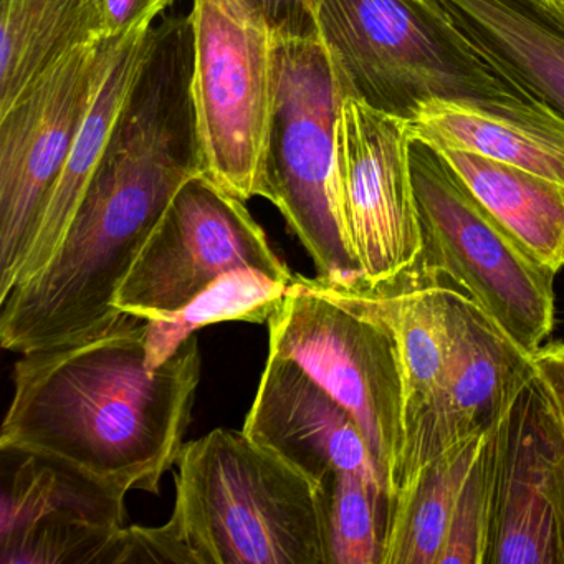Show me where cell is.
<instances>
[{"label": "cell", "mask_w": 564, "mask_h": 564, "mask_svg": "<svg viewBox=\"0 0 564 564\" xmlns=\"http://www.w3.org/2000/svg\"><path fill=\"white\" fill-rule=\"evenodd\" d=\"M160 2L164 6V8H170V6L173 4L174 0H160Z\"/></svg>", "instance_id": "cell-31"}, {"label": "cell", "mask_w": 564, "mask_h": 564, "mask_svg": "<svg viewBox=\"0 0 564 564\" xmlns=\"http://www.w3.org/2000/svg\"><path fill=\"white\" fill-rule=\"evenodd\" d=\"M541 4L564 24V0H541Z\"/></svg>", "instance_id": "cell-29"}, {"label": "cell", "mask_w": 564, "mask_h": 564, "mask_svg": "<svg viewBox=\"0 0 564 564\" xmlns=\"http://www.w3.org/2000/svg\"><path fill=\"white\" fill-rule=\"evenodd\" d=\"M477 203L556 275L564 269V184L477 153L437 150Z\"/></svg>", "instance_id": "cell-18"}, {"label": "cell", "mask_w": 564, "mask_h": 564, "mask_svg": "<svg viewBox=\"0 0 564 564\" xmlns=\"http://www.w3.org/2000/svg\"><path fill=\"white\" fill-rule=\"evenodd\" d=\"M445 34L530 100L564 115V24L541 0H438Z\"/></svg>", "instance_id": "cell-15"}, {"label": "cell", "mask_w": 564, "mask_h": 564, "mask_svg": "<svg viewBox=\"0 0 564 564\" xmlns=\"http://www.w3.org/2000/svg\"><path fill=\"white\" fill-rule=\"evenodd\" d=\"M100 45L65 55L0 115V302L18 282L52 187L84 123Z\"/></svg>", "instance_id": "cell-10"}, {"label": "cell", "mask_w": 564, "mask_h": 564, "mask_svg": "<svg viewBox=\"0 0 564 564\" xmlns=\"http://www.w3.org/2000/svg\"><path fill=\"white\" fill-rule=\"evenodd\" d=\"M246 267L285 282L296 279L246 203L199 174L177 191L151 230L115 295V308L167 318L224 273Z\"/></svg>", "instance_id": "cell-8"}, {"label": "cell", "mask_w": 564, "mask_h": 564, "mask_svg": "<svg viewBox=\"0 0 564 564\" xmlns=\"http://www.w3.org/2000/svg\"><path fill=\"white\" fill-rule=\"evenodd\" d=\"M292 283L252 267L224 273L167 318H147L148 366L160 368L197 329L206 326L224 322L269 323Z\"/></svg>", "instance_id": "cell-21"}, {"label": "cell", "mask_w": 564, "mask_h": 564, "mask_svg": "<svg viewBox=\"0 0 564 564\" xmlns=\"http://www.w3.org/2000/svg\"><path fill=\"white\" fill-rule=\"evenodd\" d=\"M485 435L445 448L402 485L388 508L381 564H438L458 494Z\"/></svg>", "instance_id": "cell-20"}, {"label": "cell", "mask_w": 564, "mask_h": 564, "mask_svg": "<svg viewBox=\"0 0 564 564\" xmlns=\"http://www.w3.org/2000/svg\"><path fill=\"white\" fill-rule=\"evenodd\" d=\"M193 101L204 176L260 197L275 101V37L242 0H194Z\"/></svg>", "instance_id": "cell-7"}, {"label": "cell", "mask_w": 564, "mask_h": 564, "mask_svg": "<svg viewBox=\"0 0 564 564\" xmlns=\"http://www.w3.org/2000/svg\"><path fill=\"white\" fill-rule=\"evenodd\" d=\"M269 355L296 362L351 412L388 484L389 505L405 455V382L391 326L296 275L269 319Z\"/></svg>", "instance_id": "cell-4"}, {"label": "cell", "mask_w": 564, "mask_h": 564, "mask_svg": "<svg viewBox=\"0 0 564 564\" xmlns=\"http://www.w3.org/2000/svg\"><path fill=\"white\" fill-rule=\"evenodd\" d=\"M242 431L323 487L338 471H351L388 495L384 475L351 412L290 359L267 358Z\"/></svg>", "instance_id": "cell-14"}, {"label": "cell", "mask_w": 564, "mask_h": 564, "mask_svg": "<svg viewBox=\"0 0 564 564\" xmlns=\"http://www.w3.org/2000/svg\"><path fill=\"white\" fill-rule=\"evenodd\" d=\"M318 35L349 97L404 120L431 100H530L408 0H322Z\"/></svg>", "instance_id": "cell-6"}, {"label": "cell", "mask_w": 564, "mask_h": 564, "mask_svg": "<svg viewBox=\"0 0 564 564\" xmlns=\"http://www.w3.org/2000/svg\"><path fill=\"white\" fill-rule=\"evenodd\" d=\"M170 523L194 564H328L326 485L243 431L184 444Z\"/></svg>", "instance_id": "cell-2"}, {"label": "cell", "mask_w": 564, "mask_h": 564, "mask_svg": "<svg viewBox=\"0 0 564 564\" xmlns=\"http://www.w3.org/2000/svg\"><path fill=\"white\" fill-rule=\"evenodd\" d=\"M490 538L485 564H561L564 432L536 379L485 437Z\"/></svg>", "instance_id": "cell-11"}, {"label": "cell", "mask_w": 564, "mask_h": 564, "mask_svg": "<svg viewBox=\"0 0 564 564\" xmlns=\"http://www.w3.org/2000/svg\"><path fill=\"white\" fill-rule=\"evenodd\" d=\"M408 120L346 97L336 127V180L361 265L355 280L386 289L417 272L424 236L411 170Z\"/></svg>", "instance_id": "cell-9"}, {"label": "cell", "mask_w": 564, "mask_h": 564, "mask_svg": "<svg viewBox=\"0 0 564 564\" xmlns=\"http://www.w3.org/2000/svg\"><path fill=\"white\" fill-rule=\"evenodd\" d=\"M194 563L173 524L163 527H124L111 541L101 564Z\"/></svg>", "instance_id": "cell-24"}, {"label": "cell", "mask_w": 564, "mask_h": 564, "mask_svg": "<svg viewBox=\"0 0 564 564\" xmlns=\"http://www.w3.org/2000/svg\"><path fill=\"white\" fill-rule=\"evenodd\" d=\"M153 18L147 19L121 37L101 41L87 115L64 170L52 187L15 285L48 262L70 227L147 61L153 41Z\"/></svg>", "instance_id": "cell-17"}, {"label": "cell", "mask_w": 564, "mask_h": 564, "mask_svg": "<svg viewBox=\"0 0 564 564\" xmlns=\"http://www.w3.org/2000/svg\"><path fill=\"white\" fill-rule=\"evenodd\" d=\"M349 97L319 35L275 39V101L260 197L273 204L315 263L316 276H361L336 180V127Z\"/></svg>", "instance_id": "cell-3"}, {"label": "cell", "mask_w": 564, "mask_h": 564, "mask_svg": "<svg viewBox=\"0 0 564 564\" xmlns=\"http://www.w3.org/2000/svg\"><path fill=\"white\" fill-rule=\"evenodd\" d=\"M104 39H117L134 28L163 14L160 0H97Z\"/></svg>", "instance_id": "cell-26"}, {"label": "cell", "mask_w": 564, "mask_h": 564, "mask_svg": "<svg viewBox=\"0 0 564 564\" xmlns=\"http://www.w3.org/2000/svg\"><path fill=\"white\" fill-rule=\"evenodd\" d=\"M275 39H312L318 35L322 0H242Z\"/></svg>", "instance_id": "cell-25"}, {"label": "cell", "mask_w": 564, "mask_h": 564, "mask_svg": "<svg viewBox=\"0 0 564 564\" xmlns=\"http://www.w3.org/2000/svg\"><path fill=\"white\" fill-rule=\"evenodd\" d=\"M409 4L414 6L415 9L427 15L432 22L438 25L444 31L445 21H447V14H445L444 8H442L438 0H408Z\"/></svg>", "instance_id": "cell-28"}, {"label": "cell", "mask_w": 564, "mask_h": 564, "mask_svg": "<svg viewBox=\"0 0 564 564\" xmlns=\"http://www.w3.org/2000/svg\"><path fill=\"white\" fill-rule=\"evenodd\" d=\"M18 455L2 490L0 564H101L124 528L127 494L55 458Z\"/></svg>", "instance_id": "cell-12"}, {"label": "cell", "mask_w": 564, "mask_h": 564, "mask_svg": "<svg viewBox=\"0 0 564 564\" xmlns=\"http://www.w3.org/2000/svg\"><path fill=\"white\" fill-rule=\"evenodd\" d=\"M411 140L481 154L564 184V115L544 101H425L408 120Z\"/></svg>", "instance_id": "cell-16"}, {"label": "cell", "mask_w": 564, "mask_h": 564, "mask_svg": "<svg viewBox=\"0 0 564 564\" xmlns=\"http://www.w3.org/2000/svg\"><path fill=\"white\" fill-rule=\"evenodd\" d=\"M487 437V435H485ZM490 538V467L485 441L458 494L438 564H485Z\"/></svg>", "instance_id": "cell-23"}, {"label": "cell", "mask_w": 564, "mask_h": 564, "mask_svg": "<svg viewBox=\"0 0 564 564\" xmlns=\"http://www.w3.org/2000/svg\"><path fill=\"white\" fill-rule=\"evenodd\" d=\"M424 236L422 269L470 296L533 355L554 326V273L534 260L480 204L437 150L411 141Z\"/></svg>", "instance_id": "cell-5"}, {"label": "cell", "mask_w": 564, "mask_h": 564, "mask_svg": "<svg viewBox=\"0 0 564 564\" xmlns=\"http://www.w3.org/2000/svg\"><path fill=\"white\" fill-rule=\"evenodd\" d=\"M538 382L564 432V343L541 346L531 355Z\"/></svg>", "instance_id": "cell-27"}, {"label": "cell", "mask_w": 564, "mask_h": 564, "mask_svg": "<svg viewBox=\"0 0 564 564\" xmlns=\"http://www.w3.org/2000/svg\"><path fill=\"white\" fill-rule=\"evenodd\" d=\"M445 296L451 362L444 388L405 455L399 490L445 448L490 431L534 378L530 352L520 348L470 296L451 283H445Z\"/></svg>", "instance_id": "cell-13"}, {"label": "cell", "mask_w": 564, "mask_h": 564, "mask_svg": "<svg viewBox=\"0 0 564 564\" xmlns=\"http://www.w3.org/2000/svg\"><path fill=\"white\" fill-rule=\"evenodd\" d=\"M388 495L366 478L338 471L326 484L328 564H381Z\"/></svg>", "instance_id": "cell-22"}, {"label": "cell", "mask_w": 564, "mask_h": 564, "mask_svg": "<svg viewBox=\"0 0 564 564\" xmlns=\"http://www.w3.org/2000/svg\"><path fill=\"white\" fill-rule=\"evenodd\" d=\"M200 362L193 335L151 369L147 318L128 312L84 338L25 352L0 448L55 458L124 494H160L184 447Z\"/></svg>", "instance_id": "cell-1"}, {"label": "cell", "mask_w": 564, "mask_h": 564, "mask_svg": "<svg viewBox=\"0 0 564 564\" xmlns=\"http://www.w3.org/2000/svg\"><path fill=\"white\" fill-rule=\"evenodd\" d=\"M560 547H561V564H564V505H563V514H561Z\"/></svg>", "instance_id": "cell-30"}, {"label": "cell", "mask_w": 564, "mask_h": 564, "mask_svg": "<svg viewBox=\"0 0 564 564\" xmlns=\"http://www.w3.org/2000/svg\"><path fill=\"white\" fill-rule=\"evenodd\" d=\"M100 41L97 0H0V115L65 55Z\"/></svg>", "instance_id": "cell-19"}]
</instances>
